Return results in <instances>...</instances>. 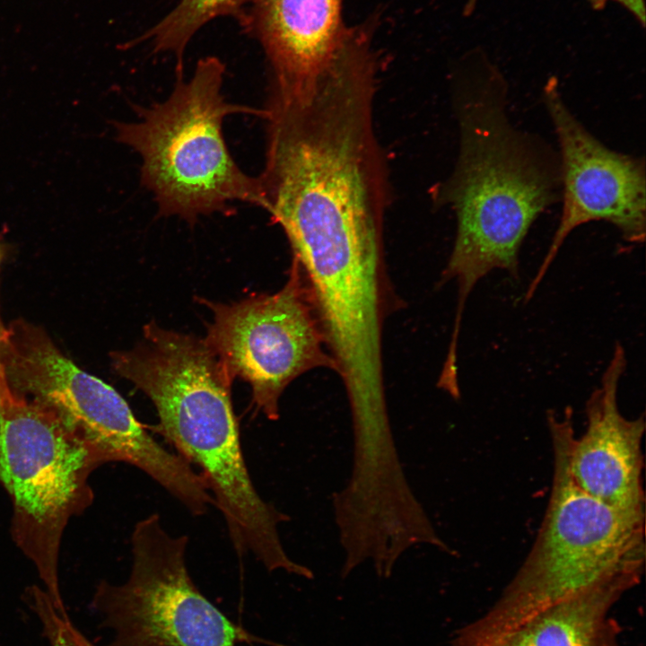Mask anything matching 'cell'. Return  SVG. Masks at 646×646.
Instances as JSON below:
<instances>
[{
	"instance_id": "cell-1",
	"label": "cell",
	"mask_w": 646,
	"mask_h": 646,
	"mask_svg": "<svg viewBox=\"0 0 646 646\" xmlns=\"http://www.w3.org/2000/svg\"><path fill=\"white\" fill-rule=\"evenodd\" d=\"M508 89L502 73L483 50L465 58L456 78L458 155L438 192V201L451 208L457 220L441 278L457 284L455 332L482 278L495 269L518 276L519 249L530 227L561 199L558 151L510 121Z\"/></svg>"
},
{
	"instance_id": "cell-2",
	"label": "cell",
	"mask_w": 646,
	"mask_h": 646,
	"mask_svg": "<svg viewBox=\"0 0 646 646\" xmlns=\"http://www.w3.org/2000/svg\"><path fill=\"white\" fill-rule=\"evenodd\" d=\"M122 376L153 402L154 426L199 473L226 522L238 554L251 553L268 572L303 576L285 552L279 524L290 517L257 492L241 450L231 378L204 339L169 330L126 360Z\"/></svg>"
},
{
	"instance_id": "cell-3",
	"label": "cell",
	"mask_w": 646,
	"mask_h": 646,
	"mask_svg": "<svg viewBox=\"0 0 646 646\" xmlns=\"http://www.w3.org/2000/svg\"><path fill=\"white\" fill-rule=\"evenodd\" d=\"M553 448L548 504L530 551L496 602L457 632L450 646H499L541 611L615 577L643 573L645 514L621 511L581 489L569 469L572 409L547 414Z\"/></svg>"
},
{
	"instance_id": "cell-4",
	"label": "cell",
	"mask_w": 646,
	"mask_h": 646,
	"mask_svg": "<svg viewBox=\"0 0 646 646\" xmlns=\"http://www.w3.org/2000/svg\"><path fill=\"white\" fill-rule=\"evenodd\" d=\"M223 74L219 58L204 57L187 83L178 75L166 100L137 108V122L116 123L117 139L141 156V180L153 194L159 215L193 223L199 215L229 212L233 201L264 208L259 178L234 162L223 122L235 113L264 118L266 110L225 101Z\"/></svg>"
},
{
	"instance_id": "cell-5",
	"label": "cell",
	"mask_w": 646,
	"mask_h": 646,
	"mask_svg": "<svg viewBox=\"0 0 646 646\" xmlns=\"http://www.w3.org/2000/svg\"><path fill=\"white\" fill-rule=\"evenodd\" d=\"M104 463L52 409L13 389L0 364V483L13 503L11 533L62 612V535L92 502L89 476Z\"/></svg>"
},
{
	"instance_id": "cell-6",
	"label": "cell",
	"mask_w": 646,
	"mask_h": 646,
	"mask_svg": "<svg viewBox=\"0 0 646 646\" xmlns=\"http://www.w3.org/2000/svg\"><path fill=\"white\" fill-rule=\"evenodd\" d=\"M187 536H171L153 513L134 528L133 563L122 584L101 581L92 598L108 646H237L258 641L209 601L191 579Z\"/></svg>"
},
{
	"instance_id": "cell-7",
	"label": "cell",
	"mask_w": 646,
	"mask_h": 646,
	"mask_svg": "<svg viewBox=\"0 0 646 646\" xmlns=\"http://www.w3.org/2000/svg\"><path fill=\"white\" fill-rule=\"evenodd\" d=\"M213 312L204 338L229 376L247 381L252 402L271 421L297 377L316 368L336 371L298 260L275 293L252 294L230 304L201 300Z\"/></svg>"
},
{
	"instance_id": "cell-8",
	"label": "cell",
	"mask_w": 646,
	"mask_h": 646,
	"mask_svg": "<svg viewBox=\"0 0 646 646\" xmlns=\"http://www.w3.org/2000/svg\"><path fill=\"white\" fill-rule=\"evenodd\" d=\"M18 393L52 409L105 463L125 462L151 476H165L174 455L160 445L109 385L78 368L39 327L15 321L0 358Z\"/></svg>"
},
{
	"instance_id": "cell-9",
	"label": "cell",
	"mask_w": 646,
	"mask_h": 646,
	"mask_svg": "<svg viewBox=\"0 0 646 646\" xmlns=\"http://www.w3.org/2000/svg\"><path fill=\"white\" fill-rule=\"evenodd\" d=\"M542 97L558 142L563 206L525 301L533 297L564 240L579 226L608 223L632 244L643 243L646 234L644 159L612 150L592 135L567 106L554 78L546 83Z\"/></svg>"
},
{
	"instance_id": "cell-10",
	"label": "cell",
	"mask_w": 646,
	"mask_h": 646,
	"mask_svg": "<svg viewBox=\"0 0 646 646\" xmlns=\"http://www.w3.org/2000/svg\"><path fill=\"white\" fill-rule=\"evenodd\" d=\"M626 364L625 351L616 343L599 386L586 402L585 432L571 441L569 469L576 484L592 497L621 511L645 514V419L643 415L626 418L618 405Z\"/></svg>"
},
{
	"instance_id": "cell-11",
	"label": "cell",
	"mask_w": 646,
	"mask_h": 646,
	"mask_svg": "<svg viewBox=\"0 0 646 646\" xmlns=\"http://www.w3.org/2000/svg\"><path fill=\"white\" fill-rule=\"evenodd\" d=\"M236 15L263 47L276 90L316 76L335 55L347 28L342 0H250Z\"/></svg>"
},
{
	"instance_id": "cell-12",
	"label": "cell",
	"mask_w": 646,
	"mask_h": 646,
	"mask_svg": "<svg viewBox=\"0 0 646 646\" xmlns=\"http://www.w3.org/2000/svg\"><path fill=\"white\" fill-rule=\"evenodd\" d=\"M642 576L623 574L559 602L525 622L499 646H624L611 611Z\"/></svg>"
},
{
	"instance_id": "cell-13",
	"label": "cell",
	"mask_w": 646,
	"mask_h": 646,
	"mask_svg": "<svg viewBox=\"0 0 646 646\" xmlns=\"http://www.w3.org/2000/svg\"><path fill=\"white\" fill-rule=\"evenodd\" d=\"M250 0H177V4L142 39H150L157 52H173L177 71L191 37L206 22L225 14H237Z\"/></svg>"
},
{
	"instance_id": "cell-14",
	"label": "cell",
	"mask_w": 646,
	"mask_h": 646,
	"mask_svg": "<svg viewBox=\"0 0 646 646\" xmlns=\"http://www.w3.org/2000/svg\"><path fill=\"white\" fill-rule=\"evenodd\" d=\"M28 596L50 646H97L73 624L66 612L54 606L44 589L32 587Z\"/></svg>"
},
{
	"instance_id": "cell-15",
	"label": "cell",
	"mask_w": 646,
	"mask_h": 646,
	"mask_svg": "<svg viewBox=\"0 0 646 646\" xmlns=\"http://www.w3.org/2000/svg\"><path fill=\"white\" fill-rule=\"evenodd\" d=\"M595 7H603L607 3H615L626 10L642 27L645 25L644 0H589Z\"/></svg>"
},
{
	"instance_id": "cell-16",
	"label": "cell",
	"mask_w": 646,
	"mask_h": 646,
	"mask_svg": "<svg viewBox=\"0 0 646 646\" xmlns=\"http://www.w3.org/2000/svg\"><path fill=\"white\" fill-rule=\"evenodd\" d=\"M8 328H6L0 318V358L7 342Z\"/></svg>"
}]
</instances>
